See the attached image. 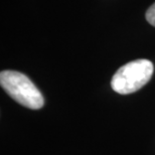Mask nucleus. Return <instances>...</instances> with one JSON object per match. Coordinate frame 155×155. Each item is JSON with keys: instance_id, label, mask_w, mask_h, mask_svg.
Masks as SVG:
<instances>
[{"instance_id": "f257e3e1", "label": "nucleus", "mask_w": 155, "mask_h": 155, "mask_svg": "<svg viewBox=\"0 0 155 155\" xmlns=\"http://www.w3.org/2000/svg\"><path fill=\"white\" fill-rule=\"evenodd\" d=\"M0 84L13 100L24 107L38 110L45 104L42 94L24 74L15 71H3L0 74Z\"/></svg>"}, {"instance_id": "f03ea898", "label": "nucleus", "mask_w": 155, "mask_h": 155, "mask_svg": "<svg viewBox=\"0 0 155 155\" xmlns=\"http://www.w3.org/2000/svg\"><path fill=\"white\" fill-rule=\"evenodd\" d=\"M153 71V64L148 60L130 61L115 73L111 81V87L118 94H131L149 82Z\"/></svg>"}, {"instance_id": "7ed1b4c3", "label": "nucleus", "mask_w": 155, "mask_h": 155, "mask_svg": "<svg viewBox=\"0 0 155 155\" xmlns=\"http://www.w3.org/2000/svg\"><path fill=\"white\" fill-rule=\"evenodd\" d=\"M146 20L152 26H155V3L148 8L146 12Z\"/></svg>"}]
</instances>
